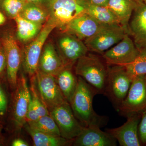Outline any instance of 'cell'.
Masks as SVG:
<instances>
[{"label":"cell","instance_id":"4fadbf2b","mask_svg":"<svg viewBox=\"0 0 146 146\" xmlns=\"http://www.w3.org/2000/svg\"><path fill=\"white\" fill-rule=\"evenodd\" d=\"M141 113L127 116V120L122 125L115 128L107 129L106 131L117 140L121 146H141L138 133L141 119Z\"/></svg>","mask_w":146,"mask_h":146},{"label":"cell","instance_id":"cb8c5ba5","mask_svg":"<svg viewBox=\"0 0 146 146\" xmlns=\"http://www.w3.org/2000/svg\"><path fill=\"white\" fill-rule=\"evenodd\" d=\"M14 19L17 25V36L21 41L27 42L33 39L40 31L41 24L29 21L20 14Z\"/></svg>","mask_w":146,"mask_h":146},{"label":"cell","instance_id":"6da1fadb","mask_svg":"<svg viewBox=\"0 0 146 146\" xmlns=\"http://www.w3.org/2000/svg\"><path fill=\"white\" fill-rule=\"evenodd\" d=\"M98 94L92 86L78 76L77 86L70 104L76 117L84 127L101 128L108 122L107 116L98 115L93 108V99Z\"/></svg>","mask_w":146,"mask_h":146},{"label":"cell","instance_id":"7a4b0ae2","mask_svg":"<svg viewBox=\"0 0 146 146\" xmlns=\"http://www.w3.org/2000/svg\"><path fill=\"white\" fill-rule=\"evenodd\" d=\"M108 67L97 56L87 54L77 61L75 74L92 86L98 94H104Z\"/></svg>","mask_w":146,"mask_h":146},{"label":"cell","instance_id":"484cf974","mask_svg":"<svg viewBox=\"0 0 146 146\" xmlns=\"http://www.w3.org/2000/svg\"><path fill=\"white\" fill-rule=\"evenodd\" d=\"M20 15L29 21L41 25L47 17L46 11L38 4L29 3Z\"/></svg>","mask_w":146,"mask_h":146},{"label":"cell","instance_id":"83f0119b","mask_svg":"<svg viewBox=\"0 0 146 146\" xmlns=\"http://www.w3.org/2000/svg\"><path fill=\"white\" fill-rule=\"evenodd\" d=\"M133 78L138 76L146 75V54H141L134 61L123 65Z\"/></svg>","mask_w":146,"mask_h":146},{"label":"cell","instance_id":"5b68a950","mask_svg":"<svg viewBox=\"0 0 146 146\" xmlns=\"http://www.w3.org/2000/svg\"><path fill=\"white\" fill-rule=\"evenodd\" d=\"M56 27V26L54 22L50 19L25 50L23 65L25 72L31 78L35 76L38 71L42 48L49 35Z\"/></svg>","mask_w":146,"mask_h":146},{"label":"cell","instance_id":"ac0fdd59","mask_svg":"<svg viewBox=\"0 0 146 146\" xmlns=\"http://www.w3.org/2000/svg\"><path fill=\"white\" fill-rule=\"evenodd\" d=\"M52 44H47L44 47L39 58L38 70L55 76L66 66Z\"/></svg>","mask_w":146,"mask_h":146},{"label":"cell","instance_id":"7402d4cb","mask_svg":"<svg viewBox=\"0 0 146 146\" xmlns=\"http://www.w3.org/2000/svg\"><path fill=\"white\" fill-rule=\"evenodd\" d=\"M31 136L35 146H64L72 145L74 140H68L61 136H55L39 131L30 127L27 123L24 126Z\"/></svg>","mask_w":146,"mask_h":146},{"label":"cell","instance_id":"ffe728a7","mask_svg":"<svg viewBox=\"0 0 146 146\" xmlns=\"http://www.w3.org/2000/svg\"><path fill=\"white\" fill-rule=\"evenodd\" d=\"M71 65H67L55 77L56 81L66 100L70 103L75 91L78 82L71 69Z\"/></svg>","mask_w":146,"mask_h":146},{"label":"cell","instance_id":"e0dca14e","mask_svg":"<svg viewBox=\"0 0 146 146\" xmlns=\"http://www.w3.org/2000/svg\"><path fill=\"white\" fill-rule=\"evenodd\" d=\"M102 25L89 14L84 13L73 19L65 29L70 34L85 41L94 35Z\"/></svg>","mask_w":146,"mask_h":146},{"label":"cell","instance_id":"d590c367","mask_svg":"<svg viewBox=\"0 0 146 146\" xmlns=\"http://www.w3.org/2000/svg\"><path fill=\"white\" fill-rule=\"evenodd\" d=\"M1 126L0 124V143L2 141V135L1 133Z\"/></svg>","mask_w":146,"mask_h":146},{"label":"cell","instance_id":"44dd1931","mask_svg":"<svg viewBox=\"0 0 146 146\" xmlns=\"http://www.w3.org/2000/svg\"><path fill=\"white\" fill-rule=\"evenodd\" d=\"M135 5L136 0H109L106 7L116 16L119 23L128 31L129 22Z\"/></svg>","mask_w":146,"mask_h":146},{"label":"cell","instance_id":"277c9868","mask_svg":"<svg viewBox=\"0 0 146 146\" xmlns=\"http://www.w3.org/2000/svg\"><path fill=\"white\" fill-rule=\"evenodd\" d=\"M127 29L120 24H102L94 35L84 41L89 50L103 54L122 39Z\"/></svg>","mask_w":146,"mask_h":146},{"label":"cell","instance_id":"8992f818","mask_svg":"<svg viewBox=\"0 0 146 146\" xmlns=\"http://www.w3.org/2000/svg\"><path fill=\"white\" fill-rule=\"evenodd\" d=\"M146 109V75L133 79L125 98L118 108L121 115L141 113Z\"/></svg>","mask_w":146,"mask_h":146},{"label":"cell","instance_id":"3957f363","mask_svg":"<svg viewBox=\"0 0 146 146\" xmlns=\"http://www.w3.org/2000/svg\"><path fill=\"white\" fill-rule=\"evenodd\" d=\"M124 66L109 65L104 95L118 110L125 98L133 80Z\"/></svg>","mask_w":146,"mask_h":146},{"label":"cell","instance_id":"836d02e7","mask_svg":"<svg viewBox=\"0 0 146 146\" xmlns=\"http://www.w3.org/2000/svg\"><path fill=\"white\" fill-rule=\"evenodd\" d=\"M27 3H33L38 4L41 3L45 2L47 1L48 0H25Z\"/></svg>","mask_w":146,"mask_h":146},{"label":"cell","instance_id":"8fae6325","mask_svg":"<svg viewBox=\"0 0 146 146\" xmlns=\"http://www.w3.org/2000/svg\"><path fill=\"white\" fill-rule=\"evenodd\" d=\"M128 31L141 55L146 54V3L143 0H136Z\"/></svg>","mask_w":146,"mask_h":146},{"label":"cell","instance_id":"f1b7e54d","mask_svg":"<svg viewBox=\"0 0 146 146\" xmlns=\"http://www.w3.org/2000/svg\"><path fill=\"white\" fill-rule=\"evenodd\" d=\"M141 117L138 127L139 140L142 145H146V109L141 113Z\"/></svg>","mask_w":146,"mask_h":146},{"label":"cell","instance_id":"2e32d148","mask_svg":"<svg viewBox=\"0 0 146 146\" xmlns=\"http://www.w3.org/2000/svg\"><path fill=\"white\" fill-rule=\"evenodd\" d=\"M59 46L65 65H71L87 54L88 48L81 39L70 34L65 35L59 40Z\"/></svg>","mask_w":146,"mask_h":146},{"label":"cell","instance_id":"8d00e7d4","mask_svg":"<svg viewBox=\"0 0 146 146\" xmlns=\"http://www.w3.org/2000/svg\"><path fill=\"white\" fill-rule=\"evenodd\" d=\"M145 2V3H146V0H143Z\"/></svg>","mask_w":146,"mask_h":146},{"label":"cell","instance_id":"52a82bcc","mask_svg":"<svg viewBox=\"0 0 146 146\" xmlns=\"http://www.w3.org/2000/svg\"><path fill=\"white\" fill-rule=\"evenodd\" d=\"M48 7L52 20L65 29L71 21L85 13L81 0H48Z\"/></svg>","mask_w":146,"mask_h":146},{"label":"cell","instance_id":"9c48e42d","mask_svg":"<svg viewBox=\"0 0 146 146\" xmlns=\"http://www.w3.org/2000/svg\"><path fill=\"white\" fill-rule=\"evenodd\" d=\"M35 78L39 96L49 111L67 101L58 86L54 76L38 70Z\"/></svg>","mask_w":146,"mask_h":146},{"label":"cell","instance_id":"f546056e","mask_svg":"<svg viewBox=\"0 0 146 146\" xmlns=\"http://www.w3.org/2000/svg\"><path fill=\"white\" fill-rule=\"evenodd\" d=\"M7 101L6 95L0 84V115H5L7 110Z\"/></svg>","mask_w":146,"mask_h":146},{"label":"cell","instance_id":"5bb4252c","mask_svg":"<svg viewBox=\"0 0 146 146\" xmlns=\"http://www.w3.org/2000/svg\"><path fill=\"white\" fill-rule=\"evenodd\" d=\"M7 59V74L9 83L15 89L18 81V74L22 60L20 49L13 35H5L2 39Z\"/></svg>","mask_w":146,"mask_h":146},{"label":"cell","instance_id":"4316f807","mask_svg":"<svg viewBox=\"0 0 146 146\" xmlns=\"http://www.w3.org/2000/svg\"><path fill=\"white\" fill-rule=\"evenodd\" d=\"M28 3L25 0H0V9L11 18H15Z\"/></svg>","mask_w":146,"mask_h":146},{"label":"cell","instance_id":"ba28073f","mask_svg":"<svg viewBox=\"0 0 146 146\" xmlns=\"http://www.w3.org/2000/svg\"><path fill=\"white\" fill-rule=\"evenodd\" d=\"M60 131V136L68 140H74L81 133L84 127L76 117L68 101L49 111Z\"/></svg>","mask_w":146,"mask_h":146},{"label":"cell","instance_id":"9a60e30c","mask_svg":"<svg viewBox=\"0 0 146 146\" xmlns=\"http://www.w3.org/2000/svg\"><path fill=\"white\" fill-rule=\"evenodd\" d=\"M98 127H84L82 131L73 141L76 146H116L117 141L106 131Z\"/></svg>","mask_w":146,"mask_h":146},{"label":"cell","instance_id":"4dcf8cb0","mask_svg":"<svg viewBox=\"0 0 146 146\" xmlns=\"http://www.w3.org/2000/svg\"><path fill=\"white\" fill-rule=\"evenodd\" d=\"M7 66L6 55L3 47L0 48V75L5 70Z\"/></svg>","mask_w":146,"mask_h":146},{"label":"cell","instance_id":"d6986e66","mask_svg":"<svg viewBox=\"0 0 146 146\" xmlns=\"http://www.w3.org/2000/svg\"><path fill=\"white\" fill-rule=\"evenodd\" d=\"M35 76L31 78L30 102L27 115V123L36 121L41 117L50 114L49 111L43 103L37 90Z\"/></svg>","mask_w":146,"mask_h":146},{"label":"cell","instance_id":"1f68e13d","mask_svg":"<svg viewBox=\"0 0 146 146\" xmlns=\"http://www.w3.org/2000/svg\"><path fill=\"white\" fill-rule=\"evenodd\" d=\"M82 1L91 4L106 7L109 0H82Z\"/></svg>","mask_w":146,"mask_h":146},{"label":"cell","instance_id":"30bf717a","mask_svg":"<svg viewBox=\"0 0 146 146\" xmlns=\"http://www.w3.org/2000/svg\"><path fill=\"white\" fill-rule=\"evenodd\" d=\"M141 55L133 39L126 34L121 41L102 54L108 65H125L134 61Z\"/></svg>","mask_w":146,"mask_h":146},{"label":"cell","instance_id":"d6a6232c","mask_svg":"<svg viewBox=\"0 0 146 146\" xmlns=\"http://www.w3.org/2000/svg\"><path fill=\"white\" fill-rule=\"evenodd\" d=\"M13 146H28L29 144L25 140L21 138H17L13 141L12 143Z\"/></svg>","mask_w":146,"mask_h":146},{"label":"cell","instance_id":"603a6c76","mask_svg":"<svg viewBox=\"0 0 146 146\" xmlns=\"http://www.w3.org/2000/svg\"><path fill=\"white\" fill-rule=\"evenodd\" d=\"M81 1L85 13L93 17L100 23L108 25L120 24L116 16L107 7L91 4L82 0Z\"/></svg>","mask_w":146,"mask_h":146},{"label":"cell","instance_id":"7c38bea8","mask_svg":"<svg viewBox=\"0 0 146 146\" xmlns=\"http://www.w3.org/2000/svg\"><path fill=\"white\" fill-rule=\"evenodd\" d=\"M31 95L26 78L23 74L18 78L13 101V120L20 130L27 123V115Z\"/></svg>","mask_w":146,"mask_h":146},{"label":"cell","instance_id":"e575fe53","mask_svg":"<svg viewBox=\"0 0 146 146\" xmlns=\"http://www.w3.org/2000/svg\"><path fill=\"white\" fill-rule=\"evenodd\" d=\"M6 19L4 15L2 13L0 12V25H2L5 22Z\"/></svg>","mask_w":146,"mask_h":146},{"label":"cell","instance_id":"d4e9b609","mask_svg":"<svg viewBox=\"0 0 146 146\" xmlns=\"http://www.w3.org/2000/svg\"><path fill=\"white\" fill-rule=\"evenodd\" d=\"M27 123L36 130L55 136H60L58 127L50 114L43 116L35 121Z\"/></svg>","mask_w":146,"mask_h":146}]
</instances>
